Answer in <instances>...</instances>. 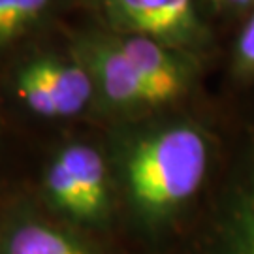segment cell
<instances>
[{"label": "cell", "mask_w": 254, "mask_h": 254, "mask_svg": "<svg viewBox=\"0 0 254 254\" xmlns=\"http://www.w3.org/2000/svg\"><path fill=\"white\" fill-rule=\"evenodd\" d=\"M44 192L57 211L77 220H96L108 207V170L96 149L64 147L47 166Z\"/></svg>", "instance_id": "2"}, {"label": "cell", "mask_w": 254, "mask_h": 254, "mask_svg": "<svg viewBox=\"0 0 254 254\" xmlns=\"http://www.w3.org/2000/svg\"><path fill=\"white\" fill-rule=\"evenodd\" d=\"M237 61L241 64V68L251 72L254 70V13L247 21L245 28L241 30L237 40Z\"/></svg>", "instance_id": "10"}, {"label": "cell", "mask_w": 254, "mask_h": 254, "mask_svg": "<svg viewBox=\"0 0 254 254\" xmlns=\"http://www.w3.org/2000/svg\"><path fill=\"white\" fill-rule=\"evenodd\" d=\"M106 6L117 28L162 46L189 42L198 28L194 0H106Z\"/></svg>", "instance_id": "4"}, {"label": "cell", "mask_w": 254, "mask_h": 254, "mask_svg": "<svg viewBox=\"0 0 254 254\" xmlns=\"http://www.w3.org/2000/svg\"><path fill=\"white\" fill-rule=\"evenodd\" d=\"M115 42L143 79L153 87L162 104L173 100L183 91L185 77L181 68L160 42L136 34H127Z\"/></svg>", "instance_id": "6"}, {"label": "cell", "mask_w": 254, "mask_h": 254, "mask_svg": "<svg viewBox=\"0 0 254 254\" xmlns=\"http://www.w3.org/2000/svg\"><path fill=\"white\" fill-rule=\"evenodd\" d=\"M92 75L81 64L38 59L17 75V92L42 117H72L92 96Z\"/></svg>", "instance_id": "3"}, {"label": "cell", "mask_w": 254, "mask_h": 254, "mask_svg": "<svg viewBox=\"0 0 254 254\" xmlns=\"http://www.w3.org/2000/svg\"><path fill=\"white\" fill-rule=\"evenodd\" d=\"M217 254H254V164L228 209Z\"/></svg>", "instance_id": "8"}, {"label": "cell", "mask_w": 254, "mask_h": 254, "mask_svg": "<svg viewBox=\"0 0 254 254\" xmlns=\"http://www.w3.org/2000/svg\"><path fill=\"white\" fill-rule=\"evenodd\" d=\"M0 254H94L63 230L42 220H21L9 228Z\"/></svg>", "instance_id": "7"}, {"label": "cell", "mask_w": 254, "mask_h": 254, "mask_svg": "<svg viewBox=\"0 0 254 254\" xmlns=\"http://www.w3.org/2000/svg\"><path fill=\"white\" fill-rule=\"evenodd\" d=\"M49 0H0V46L23 34L46 9Z\"/></svg>", "instance_id": "9"}, {"label": "cell", "mask_w": 254, "mask_h": 254, "mask_svg": "<svg viewBox=\"0 0 254 254\" xmlns=\"http://www.w3.org/2000/svg\"><path fill=\"white\" fill-rule=\"evenodd\" d=\"M230 4H234V6H247V4H251L254 0H228Z\"/></svg>", "instance_id": "11"}, {"label": "cell", "mask_w": 254, "mask_h": 254, "mask_svg": "<svg viewBox=\"0 0 254 254\" xmlns=\"http://www.w3.org/2000/svg\"><path fill=\"white\" fill-rule=\"evenodd\" d=\"M207 170V145L190 127H173L137 143L127 158L130 198L147 217H162L198 190Z\"/></svg>", "instance_id": "1"}, {"label": "cell", "mask_w": 254, "mask_h": 254, "mask_svg": "<svg viewBox=\"0 0 254 254\" xmlns=\"http://www.w3.org/2000/svg\"><path fill=\"white\" fill-rule=\"evenodd\" d=\"M89 73L98 81L104 96L115 106L134 108L162 104L115 40L96 44L89 51Z\"/></svg>", "instance_id": "5"}]
</instances>
